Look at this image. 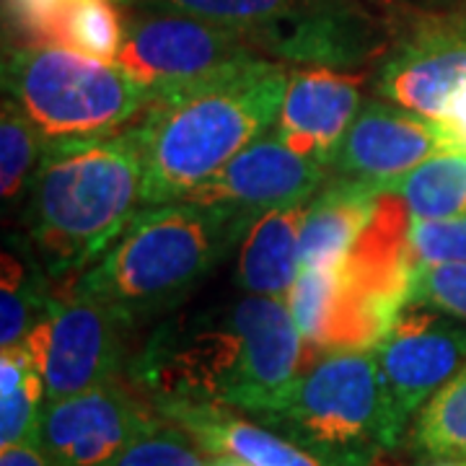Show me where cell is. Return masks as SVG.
I'll list each match as a JSON object with an SVG mask.
<instances>
[{
  "instance_id": "obj_8",
  "label": "cell",
  "mask_w": 466,
  "mask_h": 466,
  "mask_svg": "<svg viewBox=\"0 0 466 466\" xmlns=\"http://www.w3.org/2000/svg\"><path fill=\"white\" fill-rule=\"evenodd\" d=\"M130 11L115 63L148 86L156 101L262 60L241 36L167 0Z\"/></svg>"
},
{
  "instance_id": "obj_30",
  "label": "cell",
  "mask_w": 466,
  "mask_h": 466,
  "mask_svg": "<svg viewBox=\"0 0 466 466\" xmlns=\"http://www.w3.org/2000/svg\"><path fill=\"white\" fill-rule=\"evenodd\" d=\"M5 16L14 29L29 39V45H47L52 24L63 14L70 0H3Z\"/></svg>"
},
{
  "instance_id": "obj_28",
  "label": "cell",
  "mask_w": 466,
  "mask_h": 466,
  "mask_svg": "<svg viewBox=\"0 0 466 466\" xmlns=\"http://www.w3.org/2000/svg\"><path fill=\"white\" fill-rule=\"evenodd\" d=\"M407 303H425L466 321V262L415 265Z\"/></svg>"
},
{
  "instance_id": "obj_31",
  "label": "cell",
  "mask_w": 466,
  "mask_h": 466,
  "mask_svg": "<svg viewBox=\"0 0 466 466\" xmlns=\"http://www.w3.org/2000/svg\"><path fill=\"white\" fill-rule=\"evenodd\" d=\"M0 466H52V461L42 446L32 441L11 449H0Z\"/></svg>"
},
{
  "instance_id": "obj_5",
  "label": "cell",
  "mask_w": 466,
  "mask_h": 466,
  "mask_svg": "<svg viewBox=\"0 0 466 466\" xmlns=\"http://www.w3.org/2000/svg\"><path fill=\"white\" fill-rule=\"evenodd\" d=\"M247 417L342 466L391 451L376 350L327 352Z\"/></svg>"
},
{
  "instance_id": "obj_11",
  "label": "cell",
  "mask_w": 466,
  "mask_h": 466,
  "mask_svg": "<svg viewBox=\"0 0 466 466\" xmlns=\"http://www.w3.org/2000/svg\"><path fill=\"white\" fill-rule=\"evenodd\" d=\"M376 358L394 451L410 420L466 363V324L433 306L407 303L376 348Z\"/></svg>"
},
{
  "instance_id": "obj_7",
  "label": "cell",
  "mask_w": 466,
  "mask_h": 466,
  "mask_svg": "<svg viewBox=\"0 0 466 466\" xmlns=\"http://www.w3.org/2000/svg\"><path fill=\"white\" fill-rule=\"evenodd\" d=\"M228 29L275 63L358 67L383 50L381 24L358 0H167Z\"/></svg>"
},
{
  "instance_id": "obj_14",
  "label": "cell",
  "mask_w": 466,
  "mask_h": 466,
  "mask_svg": "<svg viewBox=\"0 0 466 466\" xmlns=\"http://www.w3.org/2000/svg\"><path fill=\"white\" fill-rule=\"evenodd\" d=\"M327 179V167L300 156L278 133H267L231 158L187 200L231 205L247 216L311 202Z\"/></svg>"
},
{
  "instance_id": "obj_12",
  "label": "cell",
  "mask_w": 466,
  "mask_h": 466,
  "mask_svg": "<svg viewBox=\"0 0 466 466\" xmlns=\"http://www.w3.org/2000/svg\"><path fill=\"white\" fill-rule=\"evenodd\" d=\"M158 420L153 404L109 381L47 404L36 443L52 466H112Z\"/></svg>"
},
{
  "instance_id": "obj_13",
  "label": "cell",
  "mask_w": 466,
  "mask_h": 466,
  "mask_svg": "<svg viewBox=\"0 0 466 466\" xmlns=\"http://www.w3.org/2000/svg\"><path fill=\"white\" fill-rule=\"evenodd\" d=\"M456 146L433 119L386 99L366 101L337 150L334 168L342 179L383 192L433 153Z\"/></svg>"
},
{
  "instance_id": "obj_19",
  "label": "cell",
  "mask_w": 466,
  "mask_h": 466,
  "mask_svg": "<svg viewBox=\"0 0 466 466\" xmlns=\"http://www.w3.org/2000/svg\"><path fill=\"white\" fill-rule=\"evenodd\" d=\"M381 192L337 177L309 202L300 226V267H339L376 210Z\"/></svg>"
},
{
  "instance_id": "obj_26",
  "label": "cell",
  "mask_w": 466,
  "mask_h": 466,
  "mask_svg": "<svg viewBox=\"0 0 466 466\" xmlns=\"http://www.w3.org/2000/svg\"><path fill=\"white\" fill-rule=\"evenodd\" d=\"M122 36L125 24L116 16L112 0H70L52 24L47 45H60L115 63Z\"/></svg>"
},
{
  "instance_id": "obj_4",
  "label": "cell",
  "mask_w": 466,
  "mask_h": 466,
  "mask_svg": "<svg viewBox=\"0 0 466 466\" xmlns=\"http://www.w3.org/2000/svg\"><path fill=\"white\" fill-rule=\"evenodd\" d=\"M251 218L231 205L198 200L146 208L70 293L109 306L135 329L187 299L241 241Z\"/></svg>"
},
{
  "instance_id": "obj_6",
  "label": "cell",
  "mask_w": 466,
  "mask_h": 466,
  "mask_svg": "<svg viewBox=\"0 0 466 466\" xmlns=\"http://www.w3.org/2000/svg\"><path fill=\"white\" fill-rule=\"evenodd\" d=\"M3 88L50 140L115 135L156 104V94L122 66L60 45L8 52Z\"/></svg>"
},
{
  "instance_id": "obj_17",
  "label": "cell",
  "mask_w": 466,
  "mask_h": 466,
  "mask_svg": "<svg viewBox=\"0 0 466 466\" xmlns=\"http://www.w3.org/2000/svg\"><path fill=\"white\" fill-rule=\"evenodd\" d=\"M412 223L415 218L400 195L381 192L366 228L339 265L345 283L368 299L401 311L415 269Z\"/></svg>"
},
{
  "instance_id": "obj_16",
  "label": "cell",
  "mask_w": 466,
  "mask_h": 466,
  "mask_svg": "<svg viewBox=\"0 0 466 466\" xmlns=\"http://www.w3.org/2000/svg\"><path fill=\"white\" fill-rule=\"evenodd\" d=\"M150 404L164 420L182 428L208 456L228 453L249 466H342L228 407L195 401Z\"/></svg>"
},
{
  "instance_id": "obj_20",
  "label": "cell",
  "mask_w": 466,
  "mask_h": 466,
  "mask_svg": "<svg viewBox=\"0 0 466 466\" xmlns=\"http://www.w3.org/2000/svg\"><path fill=\"white\" fill-rule=\"evenodd\" d=\"M383 192L400 195L415 220L466 218V146L438 150Z\"/></svg>"
},
{
  "instance_id": "obj_34",
  "label": "cell",
  "mask_w": 466,
  "mask_h": 466,
  "mask_svg": "<svg viewBox=\"0 0 466 466\" xmlns=\"http://www.w3.org/2000/svg\"><path fill=\"white\" fill-rule=\"evenodd\" d=\"M115 5H119V8H137V5H146V3H153V0H112Z\"/></svg>"
},
{
  "instance_id": "obj_23",
  "label": "cell",
  "mask_w": 466,
  "mask_h": 466,
  "mask_svg": "<svg viewBox=\"0 0 466 466\" xmlns=\"http://www.w3.org/2000/svg\"><path fill=\"white\" fill-rule=\"evenodd\" d=\"M410 446L420 459H466V363L417 412Z\"/></svg>"
},
{
  "instance_id": "obj_3",
  "label": "cell",
  "mask_w": 466,
  "mask_h": 466,
  "mask_svg": "<svg viewBox=\"0 0 466 466\" xmlns=\"http://www.w3.org/2000/svg\"><path fill=\"white\" fill-rule=\"evenodd\" d=\"M143 210V158L133 130L57 137L29 184L26 228L50 278H60L99 259Z\"/></svg>"
},
{
  "instance_id": "obj_25",
  "label": "cell",
  "mask_w": 466,
  "mask_h": 466,
  "mask_svg": "<svg viewBox=\"0 0 466 466\" xmlns=\"http://www.w3.org/2000/svg\"><path fill=\"white\" fill-rule=\"evenodd\" d=\"M345 293L342 267H300L288 293V309L306 345L324 352Z\"/></svg>"
},
{
  "instance_id": "obj_33",
  "label": "cell",
  "mask_w": 466,
  "mask_h": 466,
  "mask_svg": "<svg viewBox=\"0 0 466 466\" xmlns=\"http://www.w3.org/2000/svg\"><path fill=\"white\" fill-rule=\"evenodd\" d=\"M415 466H466V459H420Z\"/></svg>"
},
{
  "instance_id": "obj_24",
  "label": "cell",
  "mask_w": 466,
  "mask_h": 466,
  "mask_svg": "<svg viewBox=\"0 0 466 466\" xmlns=\"http://www.w3.org/2000/svg\"><path fill=\"white\" fill-rule=\"evenodd\" d=\"M50 137L42 133L16 101L3 99L0 112V195L3 205H14L29 192Z\"/></svg>"
},
{
  "instance_id": "obj_1",
  "label": "cell",
  "mask_w": 466,
  "mask_h": 466,
  "mask_svg": "<svg viewBox=\"0 0 466 466\" xmlns=\"http://www.w3.org/2000/svg\"><path fill=\"white\" fill-rule=\"evenodd\" d=\"M303 345L285 300L247 296L164 321L130 373L150 401L218 404L249 415L299 376Z\"/></svg>"
},
{
  "instance_id": "obj_2",
  "label": "cell",
  "mask_w": 466,
  "mask_h": 466,
  "mask_svg": "<svg viewBox=\"0 0 466 466\" xmlns=\"http://www.w3.org/2000/svg\"><path fill=\"white\" fill-rule=\"evenodd\" d=\"M288 67L257 60L158 99L135 127L143 158V208L187 200L254 140L275 130Z\"/></svg>"
},
{
  "instance_id": "obj_22",
  "label": "cell",
  "mask_w": 466,
  "mask_h": 466,
  "mask_svg": "<svg viewBox=\"0 0 466 466\" xmlns=\"http://www.w3.org/2000/svg\"><path fill=\"white\" fill-rule=\"evenodd\" d=\"M47 410L42 370L26 345L0 355V449L32 443Z\"/></svg>"
},
{
  "instance_id": "obj_27",
  "label": "cell",
  "mask_w": 466,
  "mask_h": 466,
  "mask_svg": "<svg viewBox=\"0 0 466 466\" xmlns=\"http://www.w3.org/2000/svg\"><path fill=\"white\" fill-rule=\"evenodd\" d=\"M205 451L168 420H158L112 466H208Z\"/></svg>"
},
{
  "instance_id": "obj_29",
  "label": "cell",
  "mask_w": 466,
  "mask_h": 466,
  "mask_svg": "<svg viewBox=\"0 0 466 466\" xmlns=\"http://www.w3.org/2000/svg\"><path fill=\"white\" fill-rule=\"evenodd\" d=\"M415 265L466 262V218L456 220H415L412 223Z\"/></svg>"
},
{
  "instance_id": "obj_15",
  "label": "cell",
  "mask_w": 466,
  "mask_h": 466,
  "mask_svg": "<svg viewBox=\"0 0 466 466\" xmlns=\"http://www.w3.org/2000/svg\"><path fill=\"white\" fill-rule=\"evenodd\" d=\"M360 104L358 76H345L334 67L290 70L275 133L296 153L329 168Z\"/></svg>"
},
{
  "instance_id": "obj_32",
  "label": "cell",
  "mask_w": 466,
  "mask_h": 466,
  "mask_svg": "<svg viewBox=\"0 0 466 466\" xmlns=\"http://www.w3.org/2000/svg\"><path fill=\"white\" fill-rule=\"evenodd\" d=\"M208 466H249L247 461L228 456V453H218V456H208Z\"/></svg>"
},
{
  "instance_id": "obj_21",
  "label": "cell",
  "mask_w": 466,
  "mask_h": 466,
  "mask_svg": "<svg viewBox=\"0 0 466 466\" xmlns=\"http://www.w3.org/2000/svg\"><path fill=\"white\" fill-rule=\"evenodd\" d=\"M50 272L42 259H34L32 251H3V283H0V348L24 345L26 337L45 317L50 306Z\"/></svg>"
},
{
  "instance_id": "obj_18",
  "label": "cell",
  "mask_w": 466,
  "mask_h": 466,
  "mask_svg": "<svg viewBox=\"0 0 466 466\" xmlns=\"http://www.w3.org/2000/svg\"><path fill=\"white\" fill-rule=\"evenodd\" d=\"M309 202L254 216L238 241L236 283L247 296L288 299L300 272V226Z\"/></svg>"
},
{
  "instance_id": "obj_10",
  "label": "cell",
  "mask_w": 466,
  "mask_h": 466,
  "mask_svg": "<svg viewBox=\"0 0 466 466\" xmlns=\"http://www.w3.org/2000/svg\"><path fill=\"white\" fill-rule=\"evenodd\" d=\"M130 332L133 327L99 300L76 293L52 299L24 342L42 370L47 404L116 381Z\"/></svg>"
},
{
  "instance_id": "obj_9",
  "label": "cell",
  "mask_w": 466,
  "mask_h": 466,
  "mask_svg": "<svg viewBox=\"0 0 466 466\" xmlns=\"http://www.w3.org/2000/svg\"><path fill=\"white\" fill-rule=\"evenodd\" d=\"M373 88L466 146V18L425 16L401 32L383 52Z\"/></svg>"
}]
</instances>
